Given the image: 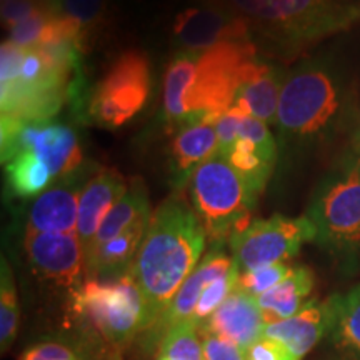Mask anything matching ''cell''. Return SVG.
<instances>
[{
	"mask_svg": "<svg viewBox=\"0 0 360 360\" xmlns=\"http://www.w3.org/2000/svg\"><path fill=\"white\" fill-rule=\"evenodd\" d=\"M359 127L357 85L339 62L312 57L287 70L276 120L283 164L349 142Z\"/></svg>",
	"mask_w": 360,
	"mask_h": 360,
	"instance_id": "cell-1",
	"label": "cell"
},
{
	"mask_svg": "<svg viewBox=\"0 0 360 360\" xmlns=\"http://www.w3.org/2000/svg\"><path fill=\"white\" fill-rule=\"evenodd\" d=\"M207 232L182 193H174L152 212L130 272L147 305L148 327L162 317L182 283L204 257Z\"/></svg>",
	"mask_w": 360,
	"mask_h": 360,
	"instance_id": "cell-2",
	"label": "cell"
},
{
	"mask_svg": "<svg viewBox=\"0 0 360 360\" xmlns=\"http://www.w3.org/2000/svg\"><path fill=\"white\" fill-rule=\"evenodd\" d=\"M84 42L67 40L39 47L2 42L0 56V107L2 120L19 127L49 122L67 98L74 97L79 82Z\"/></svg>",
	"mask_w": 360,
	"mask_h": 360,
	"instance_id": "cell-3",
	"label": "cell"
},
{
	"mask_svg": "<svg viewBox=\"0 0 360 360\" xmlns=\"http://www.w3.org/2000/svg\"><path fill=\"white\" fill-rule=\"evenodd\" d=\"M255 45L290 56L360 22V0H229Z\"/></svg>",
	"mask_w": 360,
	"mask_h": 360,
	"instance_id": "cell-4",
	"label": "cell"
},
{
	"mask_svg": "<svg viewBox=\"0 0 360 360\" xmlns=\"http://www.w3.org/2000/svg\"><path fill=\"white\" fill-rule=\"evenodd\" d=\"M315 244L342 264L360 259V127L319 180L307 207Z\"/></svg>",
	"mask_w": 360,
	"mask_h": 360,
	"instance_id": "cell-5",
	"label": "cell"
},
{
	"mask_svg": "<svg viewBox=\"0 0 360 360\" xmlns=\"http://www.w3.org/2000/svg\"><path fill=\"white\" fill-rule=\"evenodd\" d=\"M188 191L192 209L212 245H224L233 232L249 225L259 200L220 152L197 169Z\"/></svg>",
	"mask_w": 360,
	"mask_h": 360,
	"instance_id": "cell-6",
	"label": "cell"
},
{
	"mask_svg": "<svg viewBox=\"0 0 360 360\" xmlns=\"http://www.w3.org/2000/svg\"><path fill=\"white\" fill-rule=\"evenodd\" d=\"M70 307L114 347H125L148 327L146 300L132 272L117 281L85 278L70 292Z\"/></svg>",
	"mask_w": 360,
	"mask_h": 360,
	"instance_id": "cell-7",
	"label": "cell"
},
{
	"mask_svg": "<svg viewBox=\"0 0 360 360\" xmlns=\"http://www.w3.org/2000/svg\"><path fill=\"white\" fill-rule=\"evenodd\" d=\"M257 57L254 42H227L195 52V64L186 92L187 122L215 119L236 102L247 65ZM184 124V125H186Z\"/></svg>",
	"mask_w": 360,
	"mask_h": 360,
	"instance_id": "cell-8",
	"label": "cell"
},
{
	"mask_svg": "<svg viewBox=\"0 0 360 360\" xmlns=\"http://www.w3.org/2000/svg\"><path fill=\"white\" fill-rule=\"evenodd\" d=\"M152 90L148 58L127 51L115 58L107 74L87 96V117L105 129H119L147 105Z\"/></svg>",
	"mask_w": 360,
	"mask_h": 360,
	"instance_id": "cell-9",
	"label": "cell"
},
{
	"mask_svg": "<svg viewBox=\"0 0 360 360\" xmlns=\"http://www.w3.org/2000/svg\"><path fill=\"white\" fill-rule=\"evenodd\" d=\"M309 242H315V229L307 215L287 217L282 214L252 220L229 238L232 257L240 272L287 264Z\"/></svg>",
	"mask_w": 360,
	"mask_h": 360,
	"instance_id": "cell-10",
	"label": "cell"
},
{
	"mask_svg": "<svg viewBox=\"0 0 360 360\" xmlns=\"http://www.w3.org/2000/svg\"><path fill=\"white\" fill-rule=\"evenodd\" d=\"M177 52H202L227 42H254L247 22L232 8L188 7L179 12L172 25Z\"/></svg>",
	"mask_w": 360,
	"mask_h": 360,
	"instance_id": "cell-11",
	"label": "cell"
},
{
	"mask_svg": "<svg viewBox=\"0 0 360 360\" xmlns=\"http://www.w3.org/2000/svg\"><path fill=\"white\" fill-rule=\"evenodd\" d=\"M98 170L97 165L84 162L80 167L34 199L27 214V232L77 233L79 204L84 187Z\"/></svg>",
	"mask_w": 360,
	"mask_h": 360,
	"instance_id": "cell-12",
	"label": "cell"
},
{
	"mask_svg": "<svg viewBox=\"0 0 360 360\" xmlns=\"http://www.w3.org/2000/svg\"><path fill=\"white\" fill-rule=\"evenodd\" d=\"M24 249L40 277L70 292L85 278V254L77 233L27 232Z\"/></svg>",
	"mask_w": 360,
	"mask_h": 360,
	"instance_id": "cell-13",
	"label": "cell"
},
{
	"mask_svg": "<svg viewBox=\"0 0 360 360\" xmlns=\"http://www.w3.org/2000/svg\"><path fill=\"white\" fill-rule=\"evenodd\" d=\"M236 260L227 252H224L222 245H212L202 260L197 265L195 270L188 276L186 282L182 283L177 294L172 299V302L162 314V317L152 326L148 330L143 332L142 345L146 349H157L159 347L162 337H164L170 328L179 326V323L192 321L193 312H195L197 304L202 292L205 287L215 278L225 276L227 272L236 267Z\"/></svg>",
	"mask_w": 360,
	"mask_h": 360,
	"instance_id": "cell-14",
	"label": "cell"
},
{
	"mask_svg": "<svg viewBox=\"0 0 360 360\" xmlns=\"http://www.w3.org/2000/svg\"><path fill=\"white\" fill-rule=\"evenodd\" d=\"M15 148H25L39 157L51 170L56 182L75 172L85 162L75 130L51 120L25 125L13 141L2 146V160Z\"/></svg>",
	"mask_w": 360,
	"mask_h": 360,
	"instance_id": "cell-15",
	"label": "cell"
},
{
	"mask_svg": "<svg viewBox=\"0 0 360 360\" xmlns=\"http://www.w3.org/2000/svg\"><path fill=\"white\" fill-rule=\"evenodd\" d=\"M255 195L267 187L278 159V143L269 125L245 115L231 147L220 152Z\"/></svg>",
	"mask_w": 360,
	"mask_h": 360,
	"instance_id": "cell-16",
	"label": "cell"
},
{
	"mask_svg": "<svg viewBox=\"0 0 360 360\" xmlns=\"http://www.w3.org/2000/svg\"><path fill=\"white\" fill-rule=\"evenodd\" d=\"M215 119H202L188 122L174 132L169 147L167 174L175 192H182L197 169L220 148Z\"/></svg>",
	"mask_w": 360,
	"mask_h": 360,
	"instance_id": "cell-17",
	"label": "cell"
},
{
	"mask_svg": "<svg viewBox=\"0 0 360 360\" xmlns=\"http://www.w3.org/2000/svg\"><path fill=\"white\" fill-rule=\"evenodd\" d=\"M337 294L323 300H310L305 307L287 321L269 323L264 335L285 347L297 360H302L334 326Z\"/></svg>",
	"mask_w": 360,
	"mask_h": 360,
	"instance_id": "cell-18",
	"label": "cell"
},
{
	"mask_svg": "<svg viewBox=\"0 0 360 360\" xmlns=\"http://www.w3.org/2000/svg\"><path fill=\"white\" fill-rule=\"evenodd\" d=\"M285 75L281 65L255 57L247 65L233 105L267 125H276Z\"/></svg>",
	"mask_w": 360,
	"mask_h": 360,
	"instance_id": "cell-19",
	"label": "cell"
},
{
	"mask_svg": "<svg viewBox=\"0 0 360 360\" xmlns=\"http://www.w3.org/2000/svg\"><path fill=\"white\" fill-rule=\"evenodd\" d=\"M129 182L115 169H98L84 187L79 204L77 236L87 259L98 229L112 207L127 192Z\"/></svg>",
	"mask_w": 360,
	"mask_h": 360,
	"instance_id": "cell-20",
	"label": "cell"
},
{
	"mask_svg": "<svg viewBox=\"0 0 360 360\" xmlns=\"http://www.w3.org/2000/svg\"><path fill=\"white\" fill-rule=\"evenodd\" d=\"M265 327L267 322L257 299L238 289L233 290L202 326L210 334L233 342L242 349L250 347L254 342L264 337Z\"/></svg>",
	"mask_w": 360,
	"mask_h": 360,
	"instance_id": "cell-21",
	"label": "cell"
},
{
	"mask_svg": "<svg viewBox=\"0 0 360 360\" xmlns=\"http://www.w3.org/2000/svg\"><path fill=\"white\" fill-rule=\"evenodd\" d=\"M148 222L150 219L141 220L120 236L98 247L85 265V278L117 281V278L127 276L134 267L139 250H141Z\"/></svg>",
	"mask_w": 360,
	"mask_h": 360,
	"instance_id": "cell-22",
	"label": "cell"
},
{
	"mask_svg": "<svg viewBox=\"0 0 360 360\" xmlns=\"http://www.w3.org/2000/svg\"><path fill=\"white\" fill-rule=\"evenodd\" d=\"M314 283L315 278L312 270L299 265V267H292L289 276L283 278L278 285L262 295L255 297L267 326L287 321V319L299 314L312 300L310 294L314 290Z\"/></svg>",
	"mask_w": 360,
	"mask_h": 360,
	"instance_id": "cell-23",
	"label": "cell"
},
{
	"mask_svg": "<svg viewBox=\"0 0 360 360\" xmlns=\"http://www.w3.org/2000/svg\"><path fill=\"white\" fill-rule=\"evenodd\" d=\"M150 215L152 210L150 204H148L146 186H143L141 179H134L132 182H129V188L122 195V199L112 207L110 212L103 219L101 229H98L97 236L94 238V244L90 247L87 259H85V265H87L89 259L92 257V254L98 247L120 236V233L137 222H141V220L150 219Z\"/></svg>",
	"mask_w": 360,
	"mask_h": 360,
	"instance_id": "cell-24",
	"label": "cell"
},
{
	"mask_svg": "<svg viewBox=\"0 0 360 360\" xmlns=\"http://www.w3.org/2000/svg\"><path fill=\"white\" fill-rule=\"evenodd\" d=\"M195 52H177L170 60L164 79L162 117L170 130H177L187 122L186 92L191 82Z\"/></svg>",
	"mask_w": 360,
	"mask_h": 360,
	"instance_id": "cell-25",
	"label": "cell"
},
{
	"mask_svg": "<svg viewBox=\"0 0 360 360\" xmlns=\"http://www.w3.org/2000/svg\"><path fill=\"white\" fill-rule=\"evenodd\" d=\"M328 335L345 360H360V283L347 294H337L334 326Z\"/></svg>",
	"mask_w": 360,
	"mask_h": 360,
	"instance_id": "cell-26",
	"label": "cell"
},
{
	"mask_svg": "<svg viewBox=\"0 0 360 360\" xmlns=\"http://www.w3.org/2000/svg\"><path fill=\"white\" fill-rule=\"evenodd\" d=\"M157 360H207L199 326L187 321L170 328L157 347Z\"/></svg>",
	"mask_w": 360,
	"mask_h": 360,
	"instance_id": "cell-27",
	"label": "cell"
},
{
	"mask_svg": "<svg viewBox=\"0 0 360 360\" xmlns=\"http://www.w3.org/2000/svg\"><path fill=\"white\" fill-rule=\"evenodd\" d=\"M20 309L11 264L2 257L0 265V349L6 354L12 347L19 328Z\"/></svg>",
	"mask_w": 360,
	"mask_h": 360,
	"instance_id": "cell-28",
	"label": "cell"
},
{
	"mask_svg": "<svg viewBox=\"0 0 360 360\" xmlns=\"http://www.w3.org/2000/svg\"><path fill=\"white\" fill-rule=\"evenodd\" d=\"M238 276H240V269H238V265L236 264V267H233L231 272L215 278V281H212L205 287V290L202 292L199 304H197L195 312H193L192 317V322L195 323V326H204V323L210 319V315H212L215 310L224 304V300L237 289Z\"/></svg>",
	"mask_w": 360,
	"mask_h": 360,
	"instance_id": "cell-29",
	"label": "cell"
},
{
	"mask_svg": "<svg viewBox=\"0 0 360 360\" xmlns=\"http://www.w3.org/2000/svg\"><path fill=\"white\" fill-rule=\"evenodd\" d=\"M290 270L292 267L289 264H274L254 270H247V272H240L237 289L252 297H259L278 285L283 278L289 276Z\"/></svg>",
	"mask_w": 360,
	"mask_h": 360,
	"instance_id": "cell-30",
	"label": "cell"
},
{
	"mask_svg": "<svg viewBox=\"0 0 360 360\" xmlns=\"http://www.w3.org/2000/svg\"><path fill=\"white\" fill-rule=\"evenodd\" d=\"M58 15V13L40 11L35 12L34 15L27 17L25 20L19 22V24L8 27V42L20 45V47H37L42 42L45 30H47L49 24H51L52 17Z\"/></svg>",
	"mask_w": 360,
	"mask_h": 360,
	"instance_id": "cell-31",
	"label": "cell"
},
{
	"mask_svg": "<svg viewBox=\"0 0 360 360\" xmlns=\"http://www.w3.org/2000/svg\"><path fill=\"white\" fill-rule=\"evenodd\" d=\"M105 11V0H62V13L74 19L84 32L97 22H101V17Z\"/></svg>",
	"mask_w": 360,
	"mask_h": 360,
	"instance_id": "cell-32",
	"label": "cell"
},
{
	"mask_svg": "<svg viewBox=\"0 0 360 360\" xmlns=\"http://www.w3.org/2000/svg\"><path fill=\"white\" fill-rule=\"evenodd\" d=\"M199 328L207 360H245V349H242L240 345L220 339L205 328Z\"/></svg>",
	"mask_w": 360,
	"mask_h": 360,
	"instance_id": "cell-33",
	"label": "cell"
},
{
	"mask_svg": "<svg viewBox=\"0 0 360 360\" xmlns=\"http://www.w3.org/2000/svg\"><path fill=\"white\" fill-rule=\"evenodd\" d=\"M247 114L244 110L238 109L237 105H232L231 109L225 110L222 115L219 117L217 124H215V129H217V135H219V142H220V148L219 152L225 150L236 142V139L238 137V132H240V125L242 120Z\"/></svg>",
	"mask_w": 360,
	"mask_h": 360,
	"instance_id": "cell-34",
	"label": "cell"
},
{
	"mask_svg": "<svg viewBox=\"0 0 360 360\" xmlns=\"http://www.w3.org/2000/svg\"><path fill=\"white\" fill-rule=\"evenodd\" d=\"M245 360H297L281 342L260 337L257 342L245 349Z\"/></svg>",
	"mask_w": 360,
	"mask_h": 360,
	"instance_id": "cell-35",
	"label": "cell"
},
{
	"mask_svg": "<svg viewBox=\"0 0 360 360\" xmlns=\"http://www.w3.org/2000/svg\"><path fill=\"white\" fill-rule=\"evenodd\" d=\"M20 360H79L77 354L70 347L57 342H45L34 345L22 354Z\"/></svg>",
	"mask_w": 360,
	"mask_h": 360,
	"instance_id": "cell-36",
	"label": "cell"
},
{
	"mask_svg": "<svg viewBox=\"0 0 360 360\" xmlns=\"http://www.w3.org/2000/svg\"><path fill=\"white\" fill-rule=\"evenodd\" d=\"M110 360H122V357H120V354L117 352V350H115V352H114V355H112V359H110Z\"/></svg>",
	"mask_w": 360,
	"mask_h": 360,
	"instance_id": "cell-37",
	"label": "cell"
},
{
	"mask_svg": "<svg viewBox=\"0 0 360 360\" xmlns=\"http://www.w3.org/2000/svg\"><path fill=\"white\" fill-rule=\"evenodd\" d=\"M53 2H57V4H60V6H62V0H53Z\"/></svg>",
	"mask_w": 360,
	"mask_h": 360,
	"instance_id": "cell-38",
	"label": "cell"
}]
</instances>
